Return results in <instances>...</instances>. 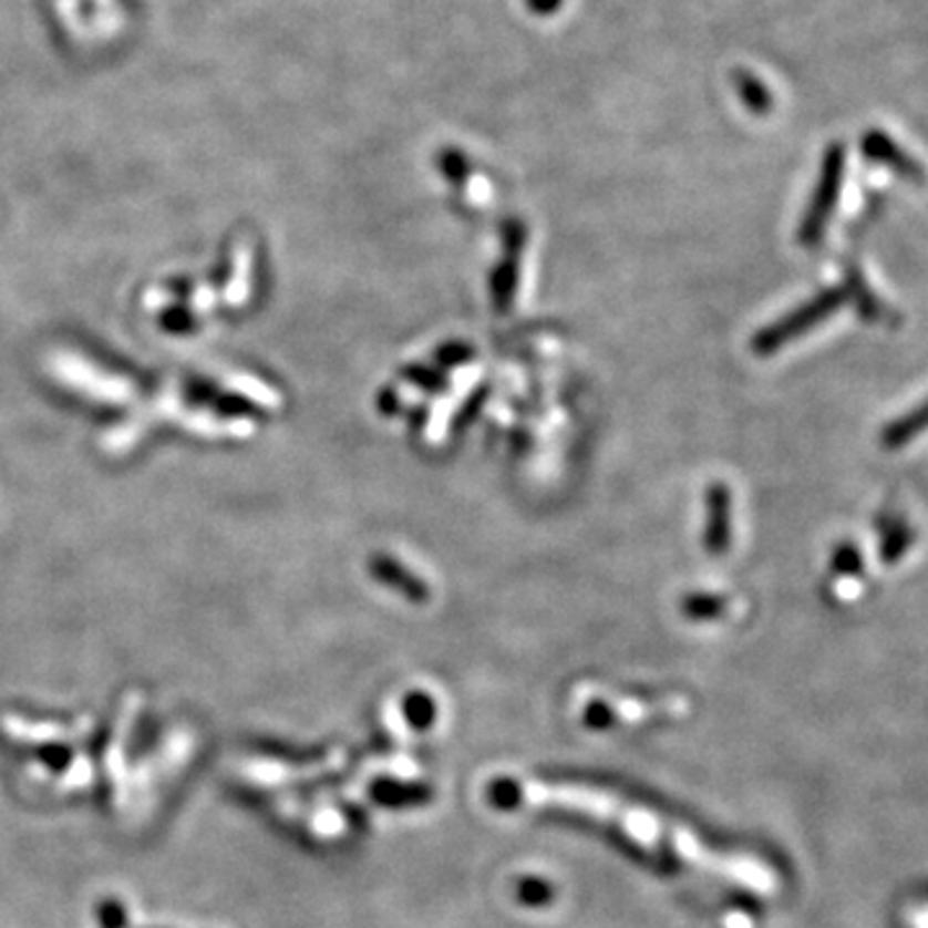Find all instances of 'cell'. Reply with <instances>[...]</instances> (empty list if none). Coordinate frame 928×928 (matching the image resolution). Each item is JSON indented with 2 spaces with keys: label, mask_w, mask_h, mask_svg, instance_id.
I'll use <instances>...</instances> for the list:
<instances>
[{
  "label": "cell",
  "mask_w": 928,
  "mask_h": 928,
  "mask_svg": "<svg viewBox=\"0 0 928 928\" xmlns=\"http://www.w3.org/2000/svg\"><path fill=\"white\" fill-rule=\"evenodd\" d=\"M503 240V256L495 264L493 279H491V297L493 308L498 312H508L514 305L516 287H518V271H522V256L526 246V227L522 219H506L501 230Z\"/></svg>",
  "instance_id": "obj_1"
},
{
  "label": "cell",
  "mask_w": 928,
  "mask_h": 928,
  "mask_svg": "<svg viewBox=\"0 0 928 928\" xmlns=\"http://www.w3.org/2000/svg\"><path fill=\"white\" fill-rule=\"evenodd\" d=\"M838 305V295H823L817 297L815 302H810L807 308H800L790 318L774 322L772 328L761 330V333L753 338V351L761 353V357H766V353H774L779 346L792 341L794 336L805 333L810 326H815L817 320L825 318L833 308Z\"/></svg>",
  "instance_id": "obj_2"
},
{
  "label": "cell",
  "mask_w": 928,
  "mask_h": 928,
  "mask_svg": "<svg viewBox=\"0 0 928 928\" xmlns=\"http://www.w3.org/2000/svg\"><path fill=\"white\" fill-rule=\"evenodd\" d=\"M730 491L728 485L714 483L707 491V526L704 549L710 555H722L730 547Z\"/></svg>",
  "instance_id": "obj_3"
},
{
  "label": "cell",
  "mask_w": 928,
  "mask_h": 928,
  "mask_svg": "<svg viewBox=\"0 0 928 928\" xmlns=\"http://www.w3.org/2000/svg\"><path fill=\"white\" fill-rule=\"evenodd\" d=\"M369 570H372V576L380 580V584L398 591L400 596H405L408 601L423 604L429 599V586L423 584L413 570H408L403 563H398L395 557L374 555L372 560H369Z\"/></svg>",
  "instance_id": "obj_4"
},
{
  "label": "cell",
  "mask_w": 928,
  "mask_h": 928,
  "mask_svg": "<svg viewBox=\"0 0 928 928\" xmlns=\"http://www.w3.org/2000/svg\"><path fill=\"white\" fill-rule=\"evenodd\" d=\"M838 153L833 151L828 157H825V173H823V184L817 188L815 199H813V209L807 212V217L802 219V240L805 243H813L817 235L823 230V223L828 219V212L833 207V199H836V181H838Z\"/></svg>",
  "instance_id": "obj_5"
},
{
  "label": "cell",
  "mask_w": 928,
  "mask_h": 928,
  "mask_svg": "<svg viewBox=\"0 0 928 928\" xmlns=\"http://www.w3.org/2000/svg\"><path fill=\"white\" fill-rule=\"evenodd\" d=\"M730 81H733V89L738 93V99L743 101V106L749 109V112H753V114L772 112V106H774L772 91H769L766 83H761V78L753 75L751 70H743V68L733 70Z\"/></svg>",
  "instance_id": "obj_6"
},
{
  "label": "cell",
  "mask_w": 928,
  "mask_h": 928,
  "mask_svg": "<svg viewBox=\"0 0 928 928\" xmlns=\"http://www.w3.org/2000/svg\"><path fill=\"white\" fill-rule=\"evenodd\" d=\"M436 165H439V171H442V176L450 181L452 186L462 188L464 184H467L472 168H470L467 155L457 151V147H444V151L436 155Z\"/></svg>",
  "instance_id": "obj_7"
},
{
  "label": "cell",
  "mask_w": 928,
  "mask_h": 928,
  "mask_svg": "<svg viewBox=\"0 0 928 928\" xmlns=\"http://www.w3.org/2000/svg\"><path fill=\"white\" fill-rule=\"evenodd\" d=\"M681 609L689 619H714L725 609V601H722V596L714 594H691L687 596Z\"/></svg>",
  "instance_id": "obj_8"
},
{
  "label": "cell",
  "mask_w": 928,
  "mask_h": 928,
  "mask_svg": "<svg viewBox=\"0 0 928 928\" xmlns=\"http://www.w3.org/2000/svg\"><path fill=\"white\" fill-rule=\"evenodd\" d=\"M405 377H408V380H411V382L419 384V388L429 390V392H439V390H444V388H446L444 374H442V372H436V369L411 367V369H405Z\"/></svg>",
  "instance_id": "obj_9"
},
{
  "label": "cell",
  "mask_w": 928,
  "mask_h": 928,
  "mask_svg": "<svg viewBox=\"0 0 928 928\" xmlns=\"http://www.w3.org/2000/svg\"><path fill=\"white\" fill-rule=\"evenodd\" d=\"M472 346H467V343H444L442 349L436 351V361L442 367H457V364H464V361L467 359H472Z\"/></svg>",
  "instance_id": "obj_10"
},
{
  "label": "cell",
  "mask_w": 928,
  "mask_h": 928,
  "mask_svg": "<svg viewBox=\"0 0 928 928\" xmlns=\"http://www.w3.org/2000/svg\"><path fill=\"white\" fill-rule=\"evenodd\" d=\"M534 16H555L565 6V0H524Z\"/></svg>",
  "instance_id": "obj_11"
}]
</instances>
